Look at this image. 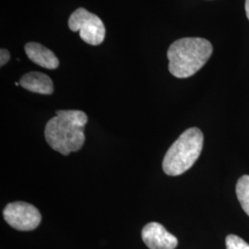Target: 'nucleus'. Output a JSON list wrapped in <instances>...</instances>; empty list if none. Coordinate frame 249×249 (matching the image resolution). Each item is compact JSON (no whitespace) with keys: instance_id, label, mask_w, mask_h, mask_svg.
<instances>
[{"instance_id":"f257e3e1","label":"nucleus","mask_w":249,"mask_h":249,"mask_svg":"<svg viewBox=\"0 0 249 249\" xmlns=\"http://www.w3.org/2000/svg\"><path fill=\"white\" fill-rule=\"evenodd\" d=\"M87 122L88 116L80 110H59L45 125L46 142L65 156L80 151L85 142Z\"/></svg>"},{"instance_id":"f03ea898","label":"nucleus","mask_w":249,"mask_h":249,"mask_svg":"<svg viewBox=\"0 0 249 249\" xmlns=\"http://www.w3.org/2000/svg\"><path fill=\"white\" fill-rule=\"evenodd\" d=\"M213 54V45L203 38L187 37L174 42L167 51L169 71L186 79L198 71Z\"/></svg>"},{"instance_id":"7ed1b4c3","label":"nucleus","mask_w":249,"mask_h":249,"mask_svg":"<svg viewBox=\"0 0 249 249\" xmlns=\"http://www.w3.org/2000/svg\"><path fill=\"white\" fill-rule=\"evenodd\" d=\"M203 142V134L197 127L188 128L181 134L163 158V172L167 176L178 177L190 169L202 151Z\"/></svg>"},{"instance_id":"20e7f679","label":"nucleus","mask_w":249,"mask_h":249,"mask_svg":"<svg viewBox=\"0 0 249 249\" xmlns=\"http://www.w3.org/2000/svg\"><path fill=\"white\" fill-rule=\"evenodd\" d=\"M72 32H79L80 38L90 45H101L106 37V27L97 15L87 9H76L69 18Z\"/></svg>"},{"instance_id":"39448f33","label":"nucleus","mask_w":249,"mask_h":249,"mask_svg":"<svg viewBox=\"0 0 249 249\" xmlns=\"http://www.w3.org/2000/svg\"><path fill=\"white\" fill-rule=\"evenodd\" d=\"M3 216L11 227L18 231H33L42 221V215L34 205L16 201L7 205Z\"/></svg>"},{"instance_id":"423d86ee","label":"nucleus","mask_w":249,"mask_h":249,"mask_svg":"<svg viewBox=\"0 0 249 249\" xmlns=\"http://www.w3.org/2000/svg\"><path fill=\"white\" fill-rule=\"evenodd\" d=\"M142 240L150 249H176L178 238L170 233L160 223H149L142 232Z\"/></svg>"},{"instance_id":"0eeeda50","label":"nucleus","mask_w":249,"mask_h":249,"mask_svg":"<svg viewBox=\"0 0 249 249\" xmlns=\"http://www.w3.org/2000/svg\"><path fill=\"white\" fill-rule=\"evenodd\" d=\"M25 53L31 61L47 70H55L59 66L58 58L48 48L36 42L25 45Z\"/></svg>"},{"instance_id":"6e6552de","label":"nucleus","mask_w":249,"mask_h":249,"mask_svg":"<svg viewBox=\"0 0 249 249\" xmlns=\"http://www.w3.org/2000/svg\"><path fill=\"white\" fill-rule=\"evenodd\" d=\"M19 85L32 92L50 95L53 92V81L44 73L29 72L19 80Z\"/></svg>"},{"instance_id":"1a4fd4ad","label":"nucleus","mask_w":249,"mask_h":249,"mask_svg":"<svg viewBox=\"0 0 249 249\" xmlns=\"http://www.w3.org/2000/svg\"><path fill=\"white\" fill-rule=\"evenodd\" d=\"M236 196L243 210L249 216V176H243L237 181Z\"/></svg>"},{"instance_id":"9d476101","label":"nucleus","mask_w":249,"mask_h":249,"mask_svg":"<svg viewBox=\"0 0 249 249\" xmlns=\"http://www.w3.org/2000/svg\"><path fill=\"white\" fill-rule=\"evenodd\" d=\"M225 244L226 249H249V244L234 234H229L225 239Z\"/></svg>"},{"instance_id":"9b49d317","label":"nucleus","mask_w":249,"mask_h":249,"mask_svg":"<svg viewBox=\"0 0 249 249\" xmlns=\"http://www.w3.org/2000/svg\"><path fill=\"white\" fill-rule=\"evenodd\" d=\"M10 59V53L7 49H1L0 50V66L3 67L9 62Z\"/></svg>"},{"instance_id":"f8f14e48","label":"nucleus","mask_w":249,"mask_h":249,"mask_svg":"<svg viewBox=\"0 0 249 249\" xmlns=\"http://www.w3.org/2000/svg\"><path fill=\"white\" fill-rule=\"evenodd\" d=\"M246 12H247V17L249 19V0H246Z\"/></svg>"},{"instance_id":"ddd939ff","label":"nucleus","mask_w":249,"mask_h":249,"mask_svg":"<svg viewBox=\"0 0 249 249\" xmlns=\"http://www.w3.org/2000/svg\"><path fill=\"white\" fill-rule=\"evenodd\" d=\"M18 84H19V82H15V85H16V86H18Z\"/></svg>"}]
</instances>
